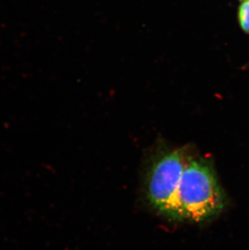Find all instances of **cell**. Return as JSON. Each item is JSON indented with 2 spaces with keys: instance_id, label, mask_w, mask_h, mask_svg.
<instances>
[{
  "instance_id": "obj_1",
  "label": "cell",
  "mask_w": 249,
  "mask_h": 250,
  "mask_svg": "<svg viewBox=\"0 0 249 250\" xmlns=\"http://www.w3.org/2000/svg\"><path fill=\"white\" fill-rule=\"evenodd\" d=\"M222 207L223 196L211 168L204 161L191 158L176 190L173 219L199 222L215 215Z\"/></svg>"
},
{
  "instance_id": "obj_2",
  "label": "cell",
  "mask_w": 249,
  "mask_h": 250,
  "mask_svg": "<svg viewBox=\"0 0 249 250\" xmlns=\"http://www.w3.org/2000/svg\"><path fill=\"white\" fill-rule=\"evenodd\" d=\"M191 157L184 148L164 151L150 167L146 195L150 205L163 215L173 219L179 182Z\"/></svg>"
},
{
  "instance_id": "obj_3",
  "label": "cell",
  "mask_w": 249,
  "mask_h": 250,
  "mask_svg": "<svg viewBox=\"0 0 249 250\" xmlns=\"http://www.w3.org/2000/svg\"><path fill=\"white\" fill-rule=\"evenodd\" d=\"M239 17L243 29L249 33V0L243 2L240 6Z\"/></svg>"
}]
</instances>
